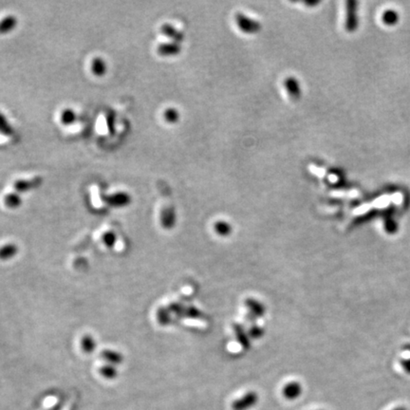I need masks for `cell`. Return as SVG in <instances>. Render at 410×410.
Listing matches in <instances>:
<instances>
[{
  "mask_svg": "<svg viewBox=\"0 0 410 410\" xmlns=\"http://www.w3.org/2000/svg\"><path fill=\"white\" fill-rule=\"evenodd\" d=\"M181 51L182 47L177 42H165L157 47V52L160 56H175L178 55Z\"/></svg>",
  "mask_w": 410,
  "mask_h": 410,
  "instance_id": "obj_4",
  "label": "cell"
},
{
  "mask_svg": "<svg viewBox=\"0 0 410 410\" xmlns=\"http://www.w3.org/2000/svg\"><path fill=\"white\" fill-rule=\"evenodd\" d=\"M60 121L62 125L66 126L73 125L77 121V114L72 108H65L61 113Z\"/></svg>",
  "mask_w": 410,
  "mask_h": 410,
  "instance_id": "obj_13",
  "label": "cell"
},
{
  "mask_svg": "<svg viewBox=\"0 0 410 410\" xmlns=\"http://www.w3.org/2000/svg\"><path fill=\"white\" fill-rule=\"evenodd\" d=\"M19 248L14 243H7L0 247V260L8 261L18 255Z\"/></svg>",
  "mask_w": 410,
  "mask_h": 410,
  "instance_id": "obj_6",
  "label": "cell"
},
{
  "mask_svg": "<svg viewBox=\"0 0 410 410\" xmlns=\"http://www.w3.org/2000/svg\"><path fill=\"white\" fill-rule=\"evenodd\" d=\"M236 21L239 26V29L242 33L248 34H255L258 33L261 29L260 23L256 21L255 19L246 16L243 13H237Z\"/></svg>",
  "mask_w": 410,
  "mask_h": 410,
  "instance_id": "obj_2",
  "label": "cell"
},
{
  "mask_svg": "<svg viewBox=\"0 0 410 410\" xmlns=\"http://www.w3.org/2000/svg\"><path fill=\"white\" fill-rule=\"evenodd\" d=\"M106 125L109 134L114 135L116 133V127H115V113H108L106 115Z\"/></svg>",
  "mask_w": 410,
  "mask_h": 410,
  "instance_id": "obj_20",
  "label": "cell"
},
{
  "mask_svg": "<svg viewBox=\"0 0 410 410\" xmlns=\"http://www.w3.org/2000/svg\"><path fill=\"white\" fill-rule=\"evenodd\" d=\"M160 32L161 34H164L165 36L169 37L170 39L173 40V42H177L180 43L183 40L184 35L182 33H181L178 29H176L174 26H172L170 24H163L160 27Z\"/></svg>",
  "mask_w": 410,
  "mask_h": 410,
  "instance_id": "obj_8",
  "label": "cell"
},
{
  "mask_svg": "<svg viewBox=\"0 0 410 410\" xmlns=\"http://www.w3.org/2000/svg\"><path fill=\"white\" fill-rule=\"evenodd\" d=\"M353 6V2L348 3V12H347V28L348 30H353L356 27V16L355 9Z\"/></svg>",
  "mask_w": 410,
  "mask_h": 410,
  "instance_id": "obj_17",
  "label": "cell"
},
{
  "mask_svg": "<svg viewBox=\"0 0 410 410\" xmlns=\"http://www.w3.org/2000/svg\"><path fill=\"white\" fill-rule=\"evenodd\" d=\"M4 205L10 209H17L22 205V199L19 194L11 192L4 197Z\"/></svg>",
  "mask_w": 410,
  "mask_h": 410,
  "instance_id": "obj_12",
  "label": "cell"
},
{
  "mask_svg": "<svg viewBox=\"0 0 410 410\" xmlns=\"http://www.w3.org/2000/svg\"><path fill=\"white\" fill-rule=\"evenodd\" d=\"M80 347L82 352L86 354H91L94 353L97 347L96 340L91 334H86L81 338L80 341Z\"/></svg>",
  "mask_w": 410,
  "mask_h": 410,
  "instance_id": "obj_9",
  "label": "cell"
},
{
  "mask_svg": "<svg viewBox=\"0 0 410 410\" xmlns=\"http://www.w3.org/2000/svg\"><path fill=\"white\" fill-rule=\"evenodd\" d=\"M163 118L168 124H176L180 119V113L178 109L174 107H169L164 110Z\"/></svg>",
  "mask_w": 410,
  "mask_h": 410,
  "instance_id": "obj_18",
  "label": "cell"
},
{
  "mask_svg": "<svg viewBox=\"0 0 410 410\" xmlns=\"http://www.w3.org/2000/svg\"><path fill=\"white\" fill-rule=\"evenodd\" d=\"M18 20L14 15H7L0 21V34H7L11 33L16 28Z\"/></svg>",
  "mask_w": 410,
  "mask_h": 410,
  "instance_id": "obj_10",
  "label": "cell"
},
{
  "mask_svg": "<svg viewBox=\"0 0 410 410\" xmlns=\"http://www.w3.org/2000/svg\"><path fill=\"white\" fill-rule=\"evenodd\" d=\"M102 202L114 208H124L131 204L132 197L127 192H116L110 195H102L101 196Z\"/></svg>",
  "mask_w": 410,
  "mask_h": 410,
  "instance_id": "obj_1",
  "label": "cell"
},
{
  "mask_svg": "<svg viewBox=\"0 0 410 410\" xmlns=\"http://www.w3.org/2000/svg\"><path fill=\"white\" fill-rule=\"evenodd\" d=\"M106 63L102 57H94L91 62V71L96 76H102L106 73Z\"/></svg>",
  "mask_w": 410,
  "mask_h": 410,
  "instance_id": "obj_11",
  "label": "cell"
},
{
  "mask_svg": "<svg viewBox=\"0 0 410 410\" xmlns=\"http://www.w3.org/2000/svg\"><path fill=\"white\" fill-rule=\"evenodd\" d=\"M43 183V178L40 176L29 180H17L13 183V189L16 193H26L33 189L38 188Z\"/></svg>",
  "mask_w": 410,
  "mask_h": 410,
  "instance_id": "obj_3",
  "label": "cell"
},
{
  "mask_svg": "<svg viewBox=\"0 0 410 410\" xmlns=\"http://www.w3.org/2000/svg\"><path fill=\"white\" fill-rule=\"evenodd\" d=\"M99 372H100V374H101L102 377H104V378H106V379H108V380H112V379H115V378L118 376V370H117V367H116L115 365H112V364H103L102 366L100 367Z\"/></svg>",
  "mask_w": 410,
  "mask_h": 410,
  "instance_id": "obj_15",
  "label": "cell"
},
{
  "mask_svg": "<svg viewBox=\"0 0 410 410\" xmlns=\"http://www.w3.org/2000/svg\"><path fill=\"white\" fill-rule=\"evenodd\" d=\"M287 93L293 100H298L301 97V87L299 81L295 77H288L284 81Z\"/></svg>",
  "mask_w": 410,
  "mask_h": 410,
  "instance_id": "obj_5",
  "label": "cell"
},
{
  "mask_svg": "<svg viewBox=\"0 0 410 410\" xmlns=\"http://www.w3.org/2000/svg\"><path fill=\"white\" fill-rule=\"evenodd\" d=\"M102 240L103 245L109 249L113 248L117 243V236L112 231H106L102 234Z\"/></svg>",
  "mask_w": 410,
  "mask_h": 410,
  "instance_id": "obj_16",
  "label": "cell"
},
{
  "mask_svg": "<svg viewBox=\"0 0 410 410\" xmlns=\"http://www.w3.org/2000/svg\"><path fill=\"white\" fill-rule=\"evenodd\" d=\"M101 357L102 360L108 364H112V365H117V364H122L124 361V356L123 354H121L116 351L113 350H104L101 353Z\"/></svg>",
  "mask_w": 410,
  "mask_h": 410,
  "instance_id": "obj_7",
  "label": "cell"
},
{
  "mask_svg": "<svg viewBox=\"0 0 410 410\" xmlns=\"http://www.w3.org/2000/svg\"><path fill=\"white\" fill-rule=\"evenodd\" d=\"M300 388L298 385H290L285 389V396L288 398H295L299 394Z\"/></svg>",
  "mask_w": 410,
  "mask_h": 410,
  "instance_id": "obj_19",
  "label": "cell"
},
{
  "mask_svg": "<svg viewBox=\"0 0 410 410\" xmlns=\"http://www.w3.org/2000/svg\"><path fill=\"white\" fill-rule=\"evenodd\" d=\"M0 134L5 136H12L14 134L13 127L2 113H0Z\"/></svg>",
  "mask_w": 410,
  "mask_h": 410,
  "instance_id": "obj_14",
  "label": "cell"
},
{
  "mask_svg": "<svg viewBox=\"0 0 410 410\" xmlns=\"http://www.w3.org/2000/svg\"><path fill=\"white\" fill-rule=\"evenodd\" d=\"M173 216H174V213H173V211L171 210V209H166V210H164L163 212H162V215H161V221H162V224L164 225V226H169L171 224V222H172V219H173Z\"/></svg>",
  "mask_w": 410,
  "mask_h": 410,
  "instance_id": "obj_21",
  "label": "cell"
}]
</instances>
